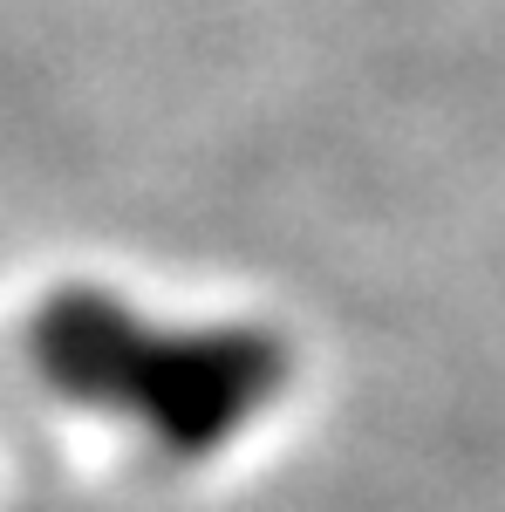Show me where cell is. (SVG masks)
Returning a JSON list of instances; mask_svg holds the SVG:
<instances>
[]
</instances>
